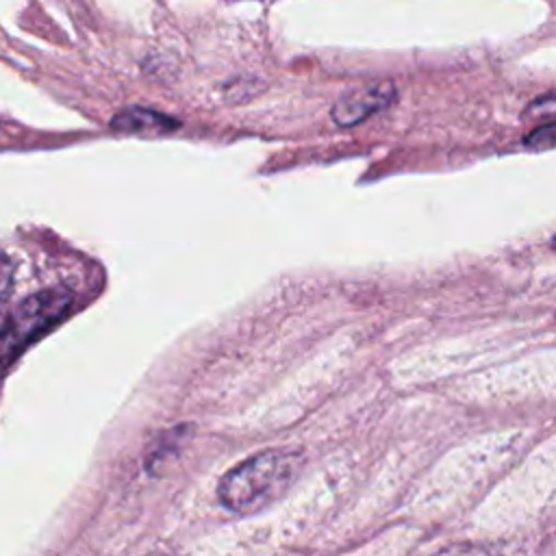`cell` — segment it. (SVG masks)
I'll use <instances>...</instances> for the list:
<instances>
[{
  "instance_id": "1",
  "label": "cell",
  "mask_w": 556,
  "mask_h": 556,
  "mask_svg": "<svg viewBox=\"0 0 556 556\" xmlns=\"http://www.w3.org/2000/svg\"><path fill=\"white\" fill-rule=\"evenodd\" d=\"M300 469V452H258L222 476L217 484V497L224 508L237 515L256 513L278 500L293 484Z\"/></svg>"
},
{
  "instance_id": "2",
  "label": "cell",
  "mask_w": 556,
  "mask_h": 556,
  "mask_svg": "<svg viewBox=\"0 0 556 556\" xmlns=\"http://www.w3.org/2000/svg\"><path fill=\"white\" fill-rule=\"evenodd\" d=\"M72 304V291L63 287L43 289L22 300L2 321V361L9 367L11 361L46 330L61 321Z\"/></svg>"
},
{
  "instance_id": "3",
  "label": "cell",
  "mask_w": 556,
  "mask_h": 556,
  "mask_svg": "<svg viewBox=\"0 0 556 556\" xmlns=\"http://www.w3.org/2000/svg\"><path fill=\"white\" fill-rule=\"evenodd\" d=\"M395 96H397L395 87L389 80L358 87L354 91L343 93L330 109V115L337 126L350 128V126H356L363 119L371 117L374 113L387 109L395 100Z\"/></svg>"
},
{
  "instance_id": "4",
  "label": "cell",
  "mask_w": 556,
  "mask_h": 556,
  "mask_svg": "<svg viewBox=\"0 0 556 556\" xmlns=\"http://www.w3.org/2000/svg\"><path fill=\"white\" fill-rule=\"evenodd\" d=\"M111 128L119 130V132H132V135H163L169 132L174 128H178V119L161 113V111H152V109H143V106H128L119 113H115V117L111 119Z\"/></svg>"
},
{
  "instance_id": "5",
  "label": "cell",
  "mask_w": 556,
  "mask_h": 556,
  "mask_svg": "<svg viewBox=\"0 0 556 556\" xmlns=\"http://www.w3.org/2000/svg\"><path fill=\"white\" fill-rule=\"evenodd\" d=\"M526 146L530 150H552L556 148V122L536 128L526 137Z\"/></svg>"
},
{
  "instance_id": "6",
  "label": "cell",
  "mask_w": 556,
  "mask_h": 556,
  "mask_svg": "<svg viewBox=\"0 0 556 556\" xmlns=\"http://www.w3.org/2000/svg\"><path fill=\"white\" fill-rule=\"evenodd\" d=\"M552 248L556 250V235H554V239H552Z\"/></svg>"
}]
</instances>
